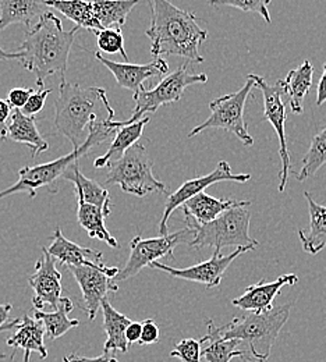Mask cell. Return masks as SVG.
Here are the masks:
<instances>
[{"label": "cell", "instance_id": "cell-41", "mask_svg": "<svg viewBox=\"0 0 326 362\" xmlns=\"http://www.w3.org/2000/svg\"><path fill=\"white\" fill-rule=\"evenodd\" d=\"M13 107L3 99H0V139L6 141L7 136V119L11 116Z\"/></svg>", "mask_w": 326, "mask_h": 362}, {"label": "cell", "instance_id": "cell-34", "mask_svg": "<svg viewBox=\"0 0 326 362\" xmlns=\"http://www.w3.org/2000/svg\"><path fill=\"white\" fill-rule=\"evenodd\" d=\"M96 44L100 53H120L126 63H129V56L124 47V38L120 27L102 28L96 33Z\"/></svg>", "mask_w": 326, "mask_h": 362}, {"label": "cell", "instance_id": "cell-10", "mask_svg": "<svg viewBox=\"0 0 326 362\" xmlns=\"http://www.w3.org/2000/svg\"><path fill=\"white\" fill-rule=\"evenodd\" d=\"M194 237L191 228H183L173 234L159 235L155 238H142L140 235L130 241V257L126 267L115 276V281L129 280L137 276L144 268L163 257L173 258V250L180 244H188Z\"/></svg>", "mask_w": 326, "mask_h": 362}, {"label": "cell", "instance_id": "cell-36", "mask_svg": "<svg viewBox=\"0 0 326 362\" xmlns=\"http://www.w3.org/2000/svg\"><path fill=\"white\" fill-rule=\"evenodd\" d=\"M201 341L197 339L180 340L170 351L172 358H179L182 362H201Z\"/></svg>", "mask_w": 326, "mask_h": 362}, {"label": "cell", "instance_id": "cell-19", "mask_svg": "<svg viewBox=\"0 0 326 362\" xmlns=\"http://www.w3.org/2000/svg\"><path fill=\"white\" fill-rule=\"evenodd\" d=\"M16 333L8 337L7 346L17 353V350H24V362H30L33 353H37L42 360L47 357V349L44 341L45 327L44 323L35 317L24 315L20 323L16 326Z\"/></svg>", "mask_w": 326, "mask_h": 362}, {"label": "cell", "instance_id": "cell-17", "mask_svg": "<svg viewBox=\"0 0 326 362\" xmlns=\"http://www.w3.org/2000/svg\"><path fill=\"white\" fill-rule=\"evenodd\" d=\"M298 281V276L294 273H287L279 276L275 281L267 283L261 280L257 284H251L245 291L232 301L234 307L248 311V313H267L274 308V301L276 296L286 286H294Z\"/></svg>", "mask_w": 326, "mask_h": 362}, {"label": "cell", "instance_id": "cell-42", "mask_svg": "<svg viewBox=\"0 0 326 362\" xmlns=\"http://www.w3.org/2000/svg\"><path fill=\"white\" fill-rule=\"evenodd\" d=\"M124 336H126V340L127 343L132 346L134 343H139L141 337V323L140 322H133L126 327V332H124Z\"/></svg>", "mask_w": 326, "mask_h": 362}, {"label": "cell", "instance_id": "cell-6", "mask_svg": "<svg viewBox=\"0 0 326 362\" xmlns=\"http://www.w3.org/2000/svg\"><path fill=\"white\" fill-rule=\"evenodd\" d=\"M250 221L251 215L247 206L232 208L215 221L204 225L186 218V227L194 233L188 245L194 248L214 247L216 251H222L225 247H250L254 250L260 243L250 235Z\"/></svg>", "mask_w": 326, "mask_h": 362}, {"label": "cell", "instance_id": "cell-46", "mask_svg": "<svg viewBox=\"0 0 326 362\" xmlns=\"http://www.w3.org/2000/svg\"><path fill=\"white\" fill-rule=\"evenodd\" d=\"M20 320H21V317H16V319H13V320H10V322L3 323V325L0 326V333H1V332L11 330V329H16V326L20 323Z\"/></svg>", "mask_w": 326, "mask_h": 362}, {"label": "cell", "instance_id": "cell-24", "mask_svg": "<svg viewBox=\"0 0 326 362\" xmlns=\"http://www.w3.org/2000/svg\"><path fill=\"white\" fill-rule=\"evenodd\" d=\"M63 179L71 181L76 188V195L78 202L90 204L93 206H98L105 212L106 216L112 214V201L109 198L107 189L100 187L96 181L86 177L78 166V162L73 163L67 172L63 175Z\"/></svg>", "mask_w": 326, "mask_h": 362}, {"label": "cell", "instance_id": "cell-44", "mask_svg": "<svg viewBox=\"0 0 326 362\" xmlns=\"http://www.w3.org/2000/svg\"><path fill=\"white\" fill-rule=\"evenodd\" d=\"M23 59V53L21 52H6L4 49L0 47V60H21Z\"/></svg>", "mask_w": 326, "mask_h": 362}, {"label": "cell", "instance_id": "cell-29", "mask_svg": "<svg viewBox=\"0 0 326 362\" xmlns=\"http://www.w3.org/2000/svg\"><path fill=\"white\" fill-rule=\"evenodd\" d=\"M74 304L69 297H62L57 308L53 313L35 311L34 317L41 320L45 327V334L50 340H56L66 334L70 329H74L80 325L78 319L69 317V314L73 311Z\"/></svg>", "mask_w": 326, "mask_h": 362}, {"label": "cell", "instance_id": "cell-18", "mask_svg": "<svg viewBox=\"0 0 326 362\" xmlns=\"http://www.w3.org/2000/svg\"><path fill=\"white\" fill-rule=\"evenodd\" d=\"M47 252L62 265L66 267H103V254L93 248L81 247L70 240H67L60 227H56L52 235V244L47 248Z\"/></svg>", "mask_w": 326, "mask_h": 362}, {"label": "cell", "instance_id": "cell-13", "mask_svg": "<svg viewBox=\"0 0 326 362\" xmlns=\"http://www.w3.org/2000/svg\"><path fill=\"white\" fill-rule=\"evenodd\" d=\"M69 271L73 273L76 281L81 288L88 319L93 320L96 317L98 310L100 308L102 300H105L109 293H116L119 290V286L115 281V276L119 273V269L106 265H81L69 267Z\"/></svg>", "mask_w": 326, "mask_h": 362}, {"label": "cell", "instance_id": "cell-23", "mask_svg": "<svg viewBox=\"0 0 326 362\" xmlns=\"http://www.w3.org/2000/svg\"><path fill=\"white\" fill-rule=\"evenodd\" d=\"M304 197L308 202L310 225L305 230H298V238L304 252L317 255L326 247V206L317 204L308 191Z\"/></svg>", "mask_w": 326, "mask_h": 362}, {"label": "cell", "instance_id": "cell-8", "mask_svg": "<svg viewBox=\"0 0 326 362\" xmlns=\"http://www.w3.org/2000/svg\"><path fill=\"white\" fill-rule=\"evenodd\" d=\"M206 81V74H192L188 71L187 64L180 66L177 70L162 78L155 88H144L139 93H134L136 109L132 117L126 122H115L116 129L139 122L146 113H155L163 105L179 102L187 87L194 84H205Z\"/></svg>", "mask_w": 326, "mask_h": 362}, {"label": "cell", "instance_id": "cell-1", "mask_svg": "<svg viewBox=\"0 0 326 362\" xmlns=\"http://www.w3.org/2000/svg\"><path fill=\"white\" fill-rule=\"evenodd\" d=\"M151 24L145 35L151 40V53L155 57L182 56L188 62L202 63L199 46L208 38V31L198 25V17L169 0H148Z\"/></svg>", "mask_w": 326, "mask_h": 362}, {"label": "cell", "instance_id": "cell-16", "mask_svg": "<svg viewBox=\"0 0 326 362\" xmlns=\"http://www.w3.org/2000/svg\"><path fill=\"white\" fill-rule=\"evenodd\" d=\"M95 57L115 76L117 84L122 88L130 90L133 93H139L144 90V81L162 77L169 71L168 62L163 57H156L148 64H132V63H117L106 59L100 52H95Z\"/></svg>", "mask_w": 326, "mask_h": 362}, {"label": "cell", "instance_id": "cell-4", "mask_svg": "<svg viewBox=\"0 0 326 362\" xmlns=\"http://www.w3.org/2000/svg\"><path fill=\"white\" fill-rule=\"evenodd\" d=\"M116 132L117 129L115 126V120L93 122L88 126V134L86 141L80 145V148L73 149L70 153L60 156L52 162L21 169L18 172V180L11 187L0 191V199L17 192H28L30 198H34L40 188L50 185L56 182L59 177H63V175L73 163L78 162V159L87 155L93 146L100 145L112 138L116 134Z\"/></svg>", "mask_w": 326, "mask_h": 362}, {"label": "cell", "instance_id": "cell-15", "mask_svg": "<svg viewBox=\"0 0 326 362\" xmlns=\"http://www.w3.org/2000/svg\"><path fill=\"white\" fill-rule=\"evenodd\" d=\"M34 290L33 305L37 311L56 310L62 298V273L56 268V259L42 247V258L35 264V273L28 279Z\"/></svg>", "mask_w": 326, "mask_h": 362}, {"label": "cell", "instance_id": "cell-12", "mask_svg": "<svg viewBox=\"0 0 326 362\" xmlns=\"http://www.w3.org/2000/svg\"><path fill=\"white\" fill-rule=\"evenodd\" d=\"M251 179L250 175L247 173H233L231 165L226 160H221L218 168L201 177H195L191 180H187L173 192L168 195L166 204H165V211L163 216L159 222V234L166 235L168 233V222L172 216V214L177 209L182 208V205L188 201L190 198L205 192V188L211 187L212 184L222 182V181H235V182H245Z\"/></svg>", "mask_w": 326, "mask_h": 362}, {"label": "cell", "instance_id": "cell-20", "mask_svg": "<svg viewBox=\"0 0 326 362\" xmlns=\"http://www.w3.org/2000/svg\"><path fill=\"white\" fill-rule=\"evenodd\" d=\"M250 201H237V199H218L211 197L206 192H201L190 198L182 205L185 216L194 221L198 225L209 223L221 216L223 212L237 208V206H250Z\"/></svg>", "mask_w": 326, "mask_h": 362}, {"label": "cell", "instance_id": "cell-39", "mask_svg": "<svg viewBox=\"0 0 326 362\" xmlns=\"http://www.w3.org/2000/svg\"><path fill=\"white\" fill-rule=\"evenodd\" d=\"M35 90L33 88H14L10 90L7 95V103L13 107V109H23L30 98V95H33Z\"/></svg>", "mask_w": 326, "mask_h": 362}, {"label": "cell", "instance_id": "cell-33", "mask_svg": "<svg viewBox=\"0 0 326 362\" xmlns=\"http://www.w3.org/2000/svg\"><path fill=\"white\" fill-rule=\"evenodd\" d=\"M326 165V127L311 141V146L303 158V168L297 173V181L307 180Z\"/></svg>", "mask_w": 326, "mask_h": 362}, {"label": "cell", "instance_id": "cell-43", "mask_svg": "<svg viewBox=\"0 0 326 362\" xmlns=\"http://www.w3.org/2000/svg\"><path fill=\"white\" fill-rule=\"evenodd\" d=\"M326 102V63L324 64V73L317 90V106H322Z\"/></svg>", "mask_w": 326, "mask_h": 362}, {"label": "cell", "instance_id": "cell-40", "mask_svg": "<svg viewBox=\"0 0 326 362\" xmlns=\"http://www.w3.org/2000/svg\"><path fill=\"white\" fill-rule=\"evenodd\" d=\"M116 353H105L99 357H95V358H88V357H81V356H77V354H70V356H66L63 357V362H120L116 356Z\"/></svg>", "mask_w": 326, "mask_h": 362}, {"label": "cell", "instance_id": "cell-28", "mask_svg": "<svg viewBox=\"0 0 326 362\" xmlns=\"http://www.w3.org/2000/svg\"><path fill=\"white\" fill-rule=\"evenodd\" d=\"M313 77L314 67L311 62L305 60L300 67L289 71L286 78L281 80L284 95L289 98L293 113L298 115L303 112V99L313 87Z\"/></svg>", "mask_w": 326, "mask_h": 362}, {"label": "cell", "instance_id": "cell-47", "mask_svg": "<svg viewBox=\"0 0 326 362\" xmlns=\"http://www.w3.org/2000/svg\"><path fill=\"white\" fill-rule=\"evenodd\" d=\"M6 358H7V356L3 354V353H0V360H6Z\"/></svg>", "mask_w": 326, "mask_h": 362}, {"label": "cell", "instance_id": "cell-35", "mask_svg": "<svg viewBox=\"0 0 326 362\" xmlns=\"http://www.w3.org/2000/svg\"><path fill=\"white\" fill-rule=\"evenodd\" d=\"M272 0H209L211 6H229L240 8L245 13L260 14L268 24H271L269 4Z\"/></svg>", "mask_w": 326, "mask_h": 362}, {"label": "cell", "instance_id": "cell-7", "mask_svg": "<svg viewBox=\"0 0 326 362\" xmlns=\"http://www.w3.org/2000/svg\"><path fill=\"white\" fill-rule=\"evenodd\" d=\"M152 168L153 162L146 148L141 144H134L120 159L107 166L106 184H116L124 192L140 198L155 191L168 192L166 185L155 179Z\"/></svg>", "mask_w": 326, "mask_h": 362}, {"label": "cell", "instance_id": "cell-30", "mask_svg": "<svg viewBox=\"0 0 326 362\" xmlns=\"http://www.w3.org/2000/svg\"><path fill=\"white\" fill-rule=\"evenodd\" d=\"M140 0H91L93 16L102 28L123 27Z\"/></svg>", "mask_w": 326, "mask_h": 362}, {"label": "cell", "instance_id": "cell-31", "mask_svg": "<svg viewBox=\"0 0 326 362\" xmlns=\"http://www.w3.org/2000/svg\"><path fill=\"white\" fill-rule=\"evenodd\" d=\"M47 7H53L71 20L78 28L93 33L102 30L93 16V4L87 0H47Z\"/></svg>", "mask_w": 326, "mask_h": 362}, {"label": "cell", "instance_id": "cell-26", "mask_svg": "<svg viewBox=\"0 0 326 362\" xmlns=\"http://www.w3.org/2000/svg\"><path fill=\"white\" fill-rule=\"evenodd\" d=\"M100 308L103 314V330L107 336V340L105 341V346H103V351L105 353H116V351L129 353L130 344L126 340L124 332H126V327L132 323L130 317L116 311L107 298L102 300Z\"/></svg>", "mask_w": 326, "mask_h": 362}, {"label": "cell", "instance_id": "cell-45", "mask_svg": "<svg viewBox=\"0 0 326 362\" xmlns=\"http://www.w3.org/2000/svg\"><path fill=\"white\" fill-rule=\"evenodd\" d=\"M11 308H13L11 304H0V326L7 322V317L11 313Z\"/></svg>", "mask_w": 326, "mask_h": 362}, {"label": "cell", "instance_id": "cell-11", "mask_svg": "<svg viewBox=\"0 0 326 362\" xmlns=\"http://www.w3.org/2000/svg\"><path fill=\"white\" fill-rule=\"evenodd\" d=\"M247 80H251L254 87L262 92L264 98V120L269 122L276 134L279 138V155L281 160V170H280V184L279 191L283 192L286 188V184L289 181V175H290V155L287 149V138H286V130H284V123H286V107L283 102V83L279 80L275 84H268L264 77L257 76V74H248Z\"/></svg>", "mask_w": 326, "mask_h": 362}, {"label": "cell", "instance_id": "cell-38", "mask_svg": "<svg viewBox=\"0 0 326 362\" xmlns=\"http://www.w3.org/2000/svg\"><path fill=\"white\" fill-rule=\"evenodd\" d=\"M159 337H161V332H159V326L155 323V320L145 319L141 323V337L139 344L141 346L155 344L159 341Z\"/></svg>", "mask_w": 326, "mask_h": 362}, {"label": "cell", "instance_id": "cell-32", "mask_svg": "<svg viewBox=\"0 0 326 362\" xmlns=\"http://www.w3.org/2000/svg\"><path fill=\"white\" fill-rule=\"evenodd\" d=\"M107 216L102 209L98 206H93L90 204L78 202V211H77V219L80 226L83 227L91 238L100 240L106 243L112 248H119L117 240L109 233V230L105 226V219Z\"/></svg>", "mask_w": 326, "mask_h": 362}, {"label": "cell", "instance_id": "cell-2", "mask_svg": "<svg viewBox=\"0 0 326 362\" xmlns=\"http://www.w3.org/2000/svg\"><path fill=\"white\" fill-rule=\"evenodd\" d=\"M78 30L76 25L73 30L66 31L62 20L47 11L25 33L23 44L17 49V52L23 53L20 63L35 74L40 88H44L45 80L50 76L60 74L64 78L70 50Z\"/></svg>", "mask_w": 326, "mask_h": 362}, {"label": "cell", "instance_id": "cell-9", "mask_svg": "<svg viewBox=\"0 0 326 362\" xmlns=\"http://www.w3.org/2000/svg\"><path fill=\"white\" fill-rule=\"evenodd\" d=\"M252 87V81L247 80L241 90L212 100L209 103L211 116L204 123L192 129L187 136L192 138L208 129H222L234 134L244 145L251 146L254 144V139L250 136L247 123L244 120V109Z\"/></svg>", "mask_w": 326, "mask_h": 362}, {"label": "cell", "instance_id": "cell-3", "mask_svg": "<svg viewBox=\"0 0 326 362\" xmlns=\"http://www.w3.org/2000/svg\"><path fill=\"white\" fill-rule=\"evenodd\" d=\"M115 110L109 103L106 90L81 87L60 78L59 98L54 103V127L66 136L73 149L86 141V132L93 122L113 120Z\"/></svg>", "mask_w": 326, "mask_h": 362}, {"label": "cell", "instance_id": "cell-5", "mask_svg": "<svg viewBox=\"0 0 326 362\" xmlns=\"http://www.w3.org/2000/svg\"><path fill=\"white\" fill-rule=\"evenodd\" d=\"M291 304H284L267 313H250L221 326L225 339L245 341L250 347L248 362H267L271 350L279 336L283 326L290 317Z\"/></svg>", "mask_w": 326, "mask_h": 362}, {"label": "cell", "instance_id": "cell-22", "mask_svg": "<svg viewBox=\"0 0 326 362\" xmlns=\"http://www.w3.org/2000/svg\"><path fill=\"white\" fill-rule=\"evenodd\" d=\"M206 334L199 339L201 344H206L201 349V357L206 362H231L233 358H244L245 351L238 350L240 340L235 339H225L221 333V329L215 326L212 320H206Z\"/></svg>", "mask_w": 326, "mask_h": 362}, {"label": "cell", "instance_id": "cell-25", "mask_svg": "<svg viewBox=\"0 0 326 362\" xmlns=\"http://www.w3.org/2000/svg\"><path fill=\"white\" fill-rule=\"evenodd\" d=\"M47 13V0H1L0 31L11 24H24L28 30L34 20Z\"/></svg>", "mask_w": 326, "mask_h": 362}, {"label": "cell", "instance_id": "cell-14", "mask_svg": "<svg viewBox=\"0 0 326 362\" xmlns=\"http://www.w3.org/2000/svg\"><path fill=\"white\" fill-rule=\"evenodd\" d=\"M252 248L250 247H238L235 251L229 255H222L221 251L214 252V255L204 262H199L197 265L177 269V268H170L165 264L161 262H152L151 268L158 269V271L166 272L172 277H177L182 280H188V281H195L199 284H205L208 288L216 287L221 284L223 274L228 271V268L232 265L235 258H238L241 254L251 251Z\"/></svg>", "mask_w": 326, "mask_h": 362}, {"label": "cell", "instance_id": "cell-27", "mask_svg": "<svg viewBox=\"0 0 326 362\" xmlns=\"http://www.w3.org/2000/svg\"><path fill=\"white\" fill-rule=\"evenodd\" d=\"M148 123H149V117L144 116L141 120L136 122V123L119 127L116 134L113 136V141H112L110 146L106 151V153L99 156L98 159H95L93 166L96 169L107 168L110 163L120 159L129 148H132L134 144H137V141L140 139L142 132H144V129Z\"/></svg>", "mask_w": 326, "mask_h": 362}, {"label": "cell", "instance_id": "cell-37", "mask_svg": "<svg viewBox=\"0 0 326 362\" xmlns=\"http://www.w3.org/2000/svg\"><path fill=\"white\" fill-rule=\"evenodd\" d=\"M50 92H52V90H44V88L34 92L33 95H30V98H28L25 106H24L23 109H20V110H21L24 115L34 117L35 115H38V113L44 109L45 102H47V95H49Z\"/></svg>", "mask_w": 326, "mask_h": 362}, {"label": "cell", "instance_id": "cell-21", "mask_svg": "<svg viewBox=\"0 0 326 362\" xmlns=\"http://www.w3.org/2000/svg\"><path fill=\"white\" fill-rule=\"evenodd\" d=\"M10 117L11 122L7 124L6 139L25 144L30 148L33 158L47 151L49 144L37 127V117L27 116L20 109H13Z\"/></svg>", "mask_w": 326, "mask_h": 362}]
</instances>
